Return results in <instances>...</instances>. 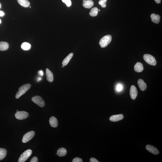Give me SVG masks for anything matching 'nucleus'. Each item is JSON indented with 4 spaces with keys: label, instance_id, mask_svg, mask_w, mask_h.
Returning <instances> with one entry per match:
<instances>
[{
    "label": "nucleus",
    "instance_id": "1",
    "mask_svg": "<svg viewBox=\"0 0 162 162\" xmlns=\"http://www.w3.org/2000/svg\"><path fill=\"white\" fill-rule=\"evenodd\" d=\"M31 87L30 84H26L22 85L19 88V91L16 93L15 98L18 99L20 96L24 94Z\"/></svg>",
    "mask_w": 162,
    "mask_h": 162
},
{
    "label": "nucleus",
    "instance_id": "2",
    "mask_svg": "<svg viewBox=\"0 0 162 162\" xmlns=\"http://www.w3.org/2000/svg\"><path fill=\"white\" fill-rule=\"evenodd\" d=\"M112 38L111 35H106L104 36L101 38L99 41L100 45L101 48H105L111 42Z\"/></svg>",
    "mask_w": 162,
    "mask_h": 162
},
{
    "label": "nucleus",
    "instance_id": "3",
    "mask_svg": "<svg viewBox=\"0 0 162 162\" xmlns=\"http://www.w3.org/2000/svg\"><path fill=\"white\" fill-rule=\"evenodd\" d=\"M143 58L146 62L149 64L153 66H155L157 65V63L156 59L154 56L150 54H144Z\"/></svg>",
    "mask_w": 162,
    "mask_h": 162
},
{
    "label": "nucleus",
    "instance_id": "4",
    "mask_svg": "<svg viewBox=\"0 0 162 162\" xmlns=\"http://www.w3.org/2000/svg\"><path fill=\"white\" fill-rule=\"evenodd\" d=\"M32 153V151L31 150H28L24 151L20 156L18 162H24L26 161L31 155Z\"/></svg>",
    "mask_w": 162,
    "mask_h": 162
},
{
    "label": "nucleus",
    "instance_id": "5",
    "mask_svg": "<svg viewBox=\"0 0 162 162\" xmlns=\"http://www.w3.org/2000/svg\"><path fill=\"white\" fill-rule=\"evenodd\" d=\"M32 100L41 107H43L45 105V102L44 100L39 96L37 95L32 97Z\"/></svg>",
    "mask_w": 162,
    "mask_h": 162
},
{
    "label": "nucleus",
    "instance_id": "6",
    "mask_svg": "<svg viewBox=\"0 0 162 162\" xmlns=\"http://www.w3.org/2000/svg\"><path fill=\"white\" fill-rule=\"evenodd\" d=\"M35 132L34 131L28 132L23 136L22 142L23 143H26L31 140L35 135Z\"/></svg>",
    "mask_w": 162,
    "mask_h": 162
},
{
    "label": "nucleus",
    "instance_id": "7",
    "mask_svg": "<svg viewBox=\"0 0 162 162\" xmlns=\"http://www.w3.org/2000/svg\"><path fill=\"white\" fill-rule=\"evenodd\" d=\"M28 113L25 111H20L17 112L15 115L16 119L19 120H23L29 117Z\"/></svg>",
    "mask_w": 162,
    "mask_h": 162
},
{
    "label": "nucleus",
    "instance_id": "8",
    "mask_svg": "<svg viewBox=\"0 0 162 162\" xmlns=\"http://www.w3.org/2000/svg\"><path fill=\"white\" fill-rule=\"evenodd\" d=\"M130 94L132 99L135 100L136 99L137 96L138 92L136 87L134 85H132L131 87L130 90Z\"/></svg>",
    "mask_w": 162,
    "mask_h": 162
},
{
    "label": "nucleus",
    "instance_id": "9",
    "mask_svg": "<svg viewBox=\"0 0 162 162\" xmlns=\"http://www.w3.org/2000/svg\"><path fill=\"white\" fill-rule=\"evenodd\" d=\"M146 149L150 152L155 155H157L160 153L158 149H157V148H156V147L152 145H147L146 146Z\"/></svg>",
    "mask_w": 162,
    "mask_h": 162
},
{
    "label": "nucleus",
    "instance_id": "10",
    "mask_svg": "<svg viewBox=\"0 0 162 162\" xmlns=\"http://www.w3.org/2000/svg\"><path fill=\"white\" fill-rule=\"evenodd\" d=\"M123 118L124 116L123 114H120L112 116L109 119L110 121L116 122L123 120Z\"/></svg>",
    "mask_w": 162,
    "mask_h": 162
},
{
    "label": "nucleus",
    "instance_id": "11",
    "mask_svg": "<svg viewBox=\"0 0 162 162\" xmlns=\"http://www.w3.org/2000/svg\"><path fill=\"white\" fill-rule=\"evenodd\" d=\"M83 6L85 8H90L93 6L94 2L91 0H83Z\"/></svg>",
    "mask_w": 162,
    "mask_h": 162
},
{
    "label": "nucleus",
    "instance_id": "12",
    "mask_svg": "<svg viewBox=\"0 0 162 162\" xmlns=\"http://www.w3.org/2000/svg\"><path fill=\"white\" fill-rule=\"evenodd\" d=\"M49 123L51 126L52 127H57L58 125V122L57 119L55 117L52 116L49 119Z\"/></svg>",
    "mask_w": 162,
    "mask_h": 162
},
{
    "label": "nucleus",
    "instance_id": "13",
    "mask_svg": "<svg viewBox=\"0 0 162 162\" xmlns=\"http://www.w3.org/2000/svg\"><path fill=\"white\" fill-rule=\"evenodd\" d=\"M138 84L140 89L142 91H145L147 89L146 84L144 82L143 80L141 79L138 80Z\"/></svg>",
    "mask_w": 162,
    "mask_h": 162
},
{
    "label": "nucleus",
    "instance_id": "14",
    "mask_svg": "<svg viewBox=\"0 0 162 162\" xmlns=\"http://www.w3.org/2000/svg\"><path fill=\"white\" fill-rule=\"evenodd\" d=\"M46 79L48 82H52L54 81L53 74L48 69H46Z\"/></svg>",
    "mask_w": 162,
    "mask_h": 162
},
{
    "label": "nucleus",
    "instance_id": "15",
    "mask_svg": "<svg viewBox=\"0 0 162 162\" xmlns=\"http://www.w3.org/2000/svg\"><path fill=\"white\" fill-rule=\"evenodd\" d=\"M144 70L143 65L141 63H137L134 66V70L137 73H140L142 72Z\"/></svg>",
    "mask_w": 162,
    "mask_h": 162
},
{
    "label": "nucleus",
    "instance_id": "16",
    "mask_svg": "<svg viewBox=\"0 0 162 162\" xmlns=\"http://www.w3.org/2000/svg\"><path fill=\"white\" fill-rule=\"evenodd\" d=\"M151 17L152 21L154 23H157L160 22V17L158 14L156 15L155 14H151Z\"/></svg>",
    "mask_w": 162,
    "mask_h": 162
},
{
    "label": "nucleus",
    "instance_id": "17",
    "mask_svg": "<svg viewBox=\"0 0 162 162\" xmlns=\"http://www.w3.org/2000/svg\"><path fill=\"white\" fill-rule=\"evenodd\" d=\"M67 150L65 148H62L59 149L57 151V154L59 157H63L66 155Z\"/></svg>",
    "mask_w": 162,
    "mask_h": 162
},
{
    "label": "nucleus",
    "instance_id": "18",
    "mask_svg": "<svg viewBox=\"0 0 162 162\" xmlns=\"http://www.w3.org/2000/svg\"><path fill=\"white\" fill-rule=\"evenodd\" d=\"M73 55V53H71L69 54L68 56L64 59L62 62V64L64 66H67L70 61V60L71 59Z\"/></svg>",
    "mask_w": 162,
    "mask_h": 162
},
{
    "label": "nucleus",
    "instance_id": "19",
    "mask_svg": "<svg viewBox=\"0 0 162 162\" xmlns=\"http://www.w3.org/2000/svg\"><path fill=\"white\" fill-rule=\"evenodd\" d=\"M17 2L21 6L28 7L30 5V3L28 0H17Z\"/></svg>",
    "mask_w": 162,
    "mask_h": 162
},
{
    "label": "nucleus",
    "instance_id": "20",
    "mask_svg": "<svg viewBox=\"0 0 162 162\" xmlns=\"http://www.w3.org/2000/svg\"><path fill=\"white\" fill-rule=\"evenodd\" d=\"M9 48V45L8 43L4 42H0V51L6 50Z\"/></svg>",
    "mask_w": 162,
    "mask_h": 162
},
{
    "label": "nucleus",
    "instance_id": "21",
    "mask_svg": "<svg viewBox=\"0 0 162 162\" xmlns=\"http://www.w3.org/2000/svg\"><path fill=\"white\" fill-rule=\"evenodd\" d=\"M7 151L5 148H0V161L3 159L6 156Z\"/></svg>",
    "mask_w": 162,
    "mask_h": 162
},
{
    "label": "nucleus",
    "instance_id": "22",
    "mask_svg": "<svg viewBox=\"0 0 162 162\" xmlns=\"http://www.w3.org/2000/svg\"><path fill=\"white\" fill-rule=\"evenodd\" d=\"M22 49L25 51L29 50L31 48V45L28 43L24 42L21 45Z\"/></svg>",
    "mask_w": 162,
    "mask_h": 162
},
{
    "label": "nucleus",
    "instance_id": "23",
    "mask_svg": "<svg viewBox=\"0 0 162 162\" xmlns=\"http://www.w3.org/2000/svg\"><path fill=\"white\" fill-rule=\"evenodd\" d=\"M98 9L97 7H94L91 9L89 12V14L93 17L96 16L98 13Z\"/></svg>",
    "mask_w": 162,
    "mask_h": 162
},
{
    "label": "nucleus",
    "instance_id": "24",
    "mask_svg": "<svg viewBox=\"0 0 162 162\" xmlns=\"http://www.w3.org/2000/svg\"><path fill=\"white\" fill-rule=\"evenodd\" d=\"M123 86L122 84L119 83L116 85V90L117 92H121L123 90Z\"/></svg>",
    "mask_w": 162,
    "mask_h": 162
},
{
    "label": "nucleus",
    "instance_id": "25",
    "mask_svg": "<svg viewBox=\"0 0 162 162\" xmlns=\"http://www.w3.org/2000/svg\"><path fill=\"white\" fill-rule=\"evenodd\" d=\"M107 1V0H100L98 2V4L103 8H105L106 6V3Z\"/></svg>",
    "mask_w": 162,
    "mask_h": 162
},
{
    "label": "nucleus",
    "instance_id": "26",
    "mask_svg": "<svg viewBox=\"0 0 162 162\" xmlns=\"http://www.w3.org/2000/svg\"><path fill=\"white\" fill-rule=\"evenodd\" d=\"M62 2L66 4L68 7H70L72 5L71 0H62Z\"/></svg>",
    "mask_w": 162,
    "mask_h": 162
},
{
    "label": "nucleus",
    "instance_id": "27",
    "mask_svg": "<svg viewBox=\"0 0 162 162\" xmlns=\"http://www.w3.org/2000/svg\"><path fill=\"white\" fill-rule=\"evenodd\" d=\"M83 162L82 159L79 157L75 158L73 159V161H72L73 162Z\"/></svg>",
    "mask_w": 162,
    "mask_h": 162
},
{
    "label": "nucleus",
    "instance_id": "28",
    "mask_svg": "<svg viewBox=\"0 0 162 162\" xmlns=\"http://www.w3.org/2000/svg\"><path fill=\"white\" fill-rule=\"evenodd\" d=\"M30 162H38V159L37 157H34L32 158Z\"/></svg>",
    "mask_w": 162,
    "mask_h": 162
},
{
    "label": "nucleus",
    "instance_id": "29",
    "mask_svg": "<svg viewBox=\"0 0 162 162\" xmlns=\"http://www.w3.org/2000/svg\"><path fill=\"white\" fill-rule=\"evenodd\" d=\"M90 162H99L97 159L94 158H92L90 159Z\"/></svg>",
    "mask_w": 162,
    "mask_h": 162
},
{
    "label": "nucleus",
    "instance_id": "30",
    "mask_svg": "<svg viewBox=\"0 0 162 162\" xmlns=\"http://www.w3.org/2000/svg\"><path fill=\"white\" fill-rule=\"evenodd\" d=\"M39 74L40 76H43L44 73L42 71V70L39 71Z\"/></svg>",
    "mask_w": 162,
    "mask_h": 162
},
{
    "label": "nucleus",
    "instance_id": "31",
    "mask_svg": "<svg viewBox=\"0 0 162 162\" xmlns=\"http://www.w3.org/2000/svg\"><path fill=\"white\" fill-rule=\"evenodd\" d=\"M4 15V13L2 11H0V16L1 17H2Z\"/></svg>",
    "mask_w": 162,
    "mask_h": 162
},
{
    "label": "nucleus",
    "instance_id": "32",
    "mask_svg": "<svg viewBox=\"0 0 162 162\" xmlns=\"http://www.w3.org/2000/svg\"><path fill=\"white\" fill-rule=\"evenodd\" d=\"M154 0L157 4L160 3L161 2V0Z\"/></svg>",
    "mask_w": 162,
    "mask_h": 162
},
{
    "label": "nucleus",
    "instance_id": "33",
    "mask_svg": "<svg viewBox=\"0 0 162 162\" xmlns=\"http://www.w3.org/2000/svg\"><path fill=\"white\" fill-rule=\"evenodd\" d=\"M41 80H42V78H39V79H38V81H39Z\"/></svg>",
    "mask_w": 162,
    "mask_h": 162
},
{
    "label": "nucleus",
    "instance_id": "34",
    "mask_svg": "<svg viewBox=\"0 0 162 162\" xmlns=\"http://www.w3.org/2000/svg\"><path fill=\"white\" fill-rule=\"evenodd\" d=\"M1 23V20L0 19V24Z\"/></svg>",
    "mask_w": 162,
    "mask_h": 162
},
{
    "label": "nucleus",
    "instance_id": "35",
    "mask_svg": "<svg viewBox=\"0 0 162 162\" xmlns=\"http://www.w3.org/2000/svg\"><path fill=\"white\" fill-rule=\"evenodd\" d=\"M1 4H0V8H1Z\"/></svg>",
    "mask_w": 162,
    "mask_h": 162
},
{
    "label": "nucleus",
    "instance_id": "36",
    "mask_svg": "<svg viewBox=\"0 0 162 162\" xmlns=\"http://www.w3.org/2000/svg\"><path fill=\"white\" fill-rule=\"evenodd\" d=\"M16 111H17V112L19 111H18V110H16Z\"/></svg>",
    "mask_w": 162,
    "mask_h": 162
},
{
    "label": "nucleus",
    "instance_id": "37",
    "mask_svg": "<svg viewBox=\"0 0 162 162\" xmlns=\"http://www.w3.org/2000/svg\"><path fill=\"white\" fill-rule=\"evenodd\" d=\"M64 67V66L63 65V66H62V67Z\"/></svg>",
    "mask_w": 162,
    "mask_h": 162
},
{
    "label": "nucleus",
    "instance_id": "38",
    "mask_svg": "<svg viewBox=\"0 0 162 162\" xmlns=\"http://www.w3.org/2000/svg\"><path fill=\"white\" fill-rule=\"evenodd\" d=\"M98 11H100V9L98 10Z\"/></svg>",
    "mask_w": 162,
    "mask_h": 162
},
{
    "label": "nucleus",
    "instance_id": "39",
    "mask_svg": "<svg viewBox=\"0 0 162 162\" xmlns=\"http://www.w3.org/2000/svg\"><path fill=\"white\" fill-rule=\"evenodd\" d=\"M56 155H57V154H56Z\"/></svg>",
    "mask_w": 162,
    "mask_h": 162
}]
</instances>
